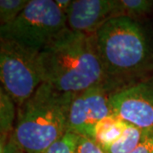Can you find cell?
Returning a JSON list of instances; mask_svg holds the SVG:
<instances>
[{
	"label": "cell",
	"instance_id": "obj_10",
	"mask_svg": "<svg viewBox=\"0 0 153 153\" xmlns=\"http://www.w3.org/2000/svg\"><path fill=\"white\" fill-rule=\"evenodd\" d=\"M16 104L11 97L0 88V133L1 146L10 139L15 130L16 122Z\"/></svg>",
	"mask_w": 153,
	"mask_h": 153
},
{
	"label": "cell",
	"instance_id": "obj_2",
	"mask_svg": "<svg viewBox=\"0 0 153 153\" xmlns=\"http://www.w3.org/2000/svg\"><path fill=\"white\" fill-rule=\"evenodd\" d=\"M38 62L43 82L63 93L107 85L94 35L66 28L39 53Z\"/></svg>",
	"mask_w": 153,
	"mask_h": 153
},
{
	"label": "cell",
	"instance_id": "obj_3",
	"mask_svg": "<svg viewBox=\"0 0 153 153\" xmlns=\"http://www.w3.org/2000/svg\"><path fill=\"white\" fill-rule=\"evenodd\" d=\"M73 94L63 93L42 82L17 107L13 140L25 153H44L60 139L68 127Z\"/></svg>",
	"mask_w": 153,
	"mask_h": 153
},
{
	"label": "cell",
	"instance_id": "obj_8",
	"mask_svg": "<svg viewBox=\"0 0 153 153\" xmlns=\"http://www.w3.org/2000/svg\"><path fill=\"white\" fill-rule=\"evenodd\" d=\"M65 13L68 29L94 35L111 18L120 16V3L119 0H75Z\"/></svg>",
	"mask_w": 153,
	"mask_h": 153
},
{
	"label": "cell",
	"instance_id": "obj_4",
	"mask_svg": "<svg viewBox=\"0 0 153 153\" xmlns=\"http://www.w3.org/2000/svg\"><path fill=\"white\" fill-rule=\"evenodd\" d=\"M66 28V13L56 1L29 0L27 7L13 22L0 26V40L16 44L38 57Z\"/></svg>",
	"mask_w": 153,
	"mask_h": 153
},
{
	"label": "cell",
	"instance_id": "obj_14",
	"mask_svg": "<svg viewBox=\"0 0 153 153\" xmlns=\"http://www.w3.org/2000/svg\"><path fill=\"white\" fill-rule=\"evenodd\" d=\"M79 139L80 135L67 130L44 153H77Z\"/></svg>",
	"mask_w": 153,
	"mask_h": 153
},
{
	"label": "cell",
	"instance_id": "obj_5",
	"mask_svg": "<svg viewBox=\"0 0 153 153\" xmlns=\"http://www.w3.org/2000/svg\"><path fill=\"white\" fill-rule=\"evenodd\" d=\"M0 78L1 88L17 107L22 105L43 82L38 57L16 44L0 40Z\"/></svg>",
	"mask_w": 153,
	"mask_h": 153
},
{
	"label": "cell",
	"instance_id": "obj_9",
	"mask_svg": "<svg viewBox=\"0 0 153 153\" xmlns=\"http://www.w3.org/2000/svg\"><path fill=\"white\" fill-rule=\"evenodd\" d=\"M128 123L111 115L99 123L94 131V141L101 148H105L116 142L125 130Z\"/></svg>",
	"mask_w": 153,
	"mask_h": 153
},
{
	"label": "cell",
	"instance_id": "obj_12",
	"mask_svg": "<svg viewBox=\"0 0 153 153\" xmlns=\"http://www.w3.org/2000/svg\"><path fill=\"white\" fill-rule=\"evenodd\" d=\"M121 16L140 20L153 12V0H119Z\"/></svg>",
	"mask_w": 153,
	"mask_h": 153
},
{
	"label": "cell",
	"instance_id": "obj_13",
	"mask_svg": "<svg viewBox=\"0 0 153 153\" xmlns=\"http://www.w3.org/2000/svg\"><path fill=\"white\" fill-rule=\"evenodd\" d=\"M29 0H1L0 24L4 26L12 22L27 7Z\"/></svg>",
	"mask_w": 153,
	"mask_h": 153
},
{
	"label": "cell",
	"instance_id": "obj_7",
	"mask_svg": "<svg viewBox=\"0 0 153 153\" xmlns=\"http://www.w3.org/2000/svg\"><path fill=\"white\" fill-rule=\"evenodd\" d=\"M112 92L107 85L101 84L74 94L69 110L67 130L93 140L97 124L113 115L110 103Z\"/></svg>",
	"mask_w": 153,
	"mask_h": 153
},
{
	"label": "cell",
	"instance_id": "obj_11",
	"mask_svg": "<svg viewBox=\"0 0 153 153\" xmlns=\"http://www.w3.org/2000/svg\"><path fill=\"white\" fill-rule=\"evenodd\" d=\"M152 130L128 123L123 135L116 142L101 149L105 153H131Z\"/></svg>",
	"mask_w": 153,
	"mask_h": 153
},
{
	"label": "cell",
	"instance_id": "obj_1",
	"mask_svg": "<svg viewBox=\"0 0 153 153\" xmlns=\"http://www.w3.org/2000/svg\"><path fill=\"white\" fill-rule=\"evenodd\" d=\"M107 85L113 91L147 76L153 69V44L140 20L111 18L94 34Z\"/></svg>",
	"mask_w": 153,
	"mask_h": 153
},
{
	"label": "cell",
	"instance_id": "obj_17",
	"mask_svg": "<svg viewBox=\"0 0 153 153\" xmlns=\"http://www.w3.org/2000/svg\"><path fill=\"white\" fill-rule=\"evenodd\" d=\"M1 153H25L11 137L4 146H1Z\"/></svg>",
	"mask_w": 153,
	"mask_h": 153
},
{
	"label": "cell",
	"instance_id": "obj_6",
	"mask_svg": "<svg viewBox=\"0 0 153 153\" xmlns=\"http://www.w3.org/2000/svg\"><path fill=\"white\" fill-rule=\"evenodd\" d=\"M113 114L140 128L153 129V75L113 91L110 97Z\"/></svg>",
	"mask_w": 153,
	"mask_h": 153
},
{
	"label": "cell",
	"instance_id": "obj_15",
	"mask_svg": "<svg viewBox=\"0 0 153 153\" xmlns=\"http://www.w3.org/2000/svg\"><path fill=\"white\" fill-rule=\"evenodd\" d=\"M77 153H105L104 151L93 140L88 137L80 136Z\"/></svg>",
	"mask_w": 153,
	"mask_h": 153
},
{
	"label": "cell",
	"instance_id": "obj_16",
	"mask_svg": "<svg viewBox=\"0 0 153 153\" xmlns=\"http://www.w3.org/2000/svg\"><path fill=\"white\" fill-rule=\"evenodd\" d=\"M131 153H153V130Z\"/></svg>",
	"mask_w": 153,
	"mask_h": 153
}]
</instances>
